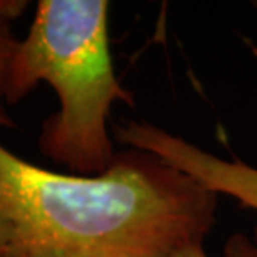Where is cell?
I'll use <instances>...</instances> for the list:
<instances>
[{
  "instance_id": "1",
  "label": "cell",
  "mask_w": 257,
  "mask_h": 257,
  "mask_svg": "<svg viewBox=\"0 0 257 257\" xmlns=\"http://www.w3.org/2000/svg\"><path fill=\"white\" fill-rule=\"evenodd\" d=\"M217 195L152 154L100 176L47 171L0 146L10 257H172L204 244Z\"/></svg>"
},
{
  "instance_id": "2",
  "label": "cell",
  "mask_w": 257,
  "mask_h": 257,
  "mask_svg": "<svg viewBox=\"0 0 257 257\" xmlns=\"http://www.w3.org/2000/svg\"><path fill=\"white\" fill-rule=\"evenodd\" d=\"M39 82L52 87L60 104L40 139L44 152L77 176L104 174L117 157L109 136L112 105L134 104L112 62L109 2L40 0L15 47L5 100L15 104Z\"/></svg>"
},
{
  "instance_id": "3",
  "label": "cell",
  "mask_w": 257,
  "mask_h": 257,
  "mask_svg": "<svg viewBox=\"0 0 257 257\" xmlns=\"http://www.w3.org/2000/svg\"><path fill=\"white\" fill-rule=\"evenodd\" d=\"M115 139L147 152L192 177L207 191L229 195L242 207L257 210V169L240 161H225L182 137L146 122H127L114 128Z\"/></svg>"
},
{
  "instance_id": "4",
  "label": "cell",
  "mask_w": 257,
  "mask_h": 257,
  "mask_svg": "<svg viewBox=\"0 0 257 257\" xmlns=\"http://www.w3.org/2000/svg\"><path fill=\"white\" fill-rule=\"evenodd\" d=\"M24 2H0V127H10L14 124L9 119L7 112L4 109L5 100V89H7V80L10 74V65H12L14 52L17 47V42L10 37L7 19L17 15L22 10Z\"/></svg>"
},
{
  "instance_id": "5",
  "label": "cell",
  "mask_w": 257,
  "mask_h": 257,
  "mask_svg": "<svg viewBox=\"0 0 257 257\" xmlns=\"http://www.w3.org/2000/svg\"><path fill=\"white\" fill-rule=\"evenodd\" d=\"M225 257H257V229L254 240L244 234H235L227 239L224 247Z\"/></svg>"
},
{
  "instance_id": "6",
  "label": "cell",
  "mask_w": 257,
  "mask_h": 257,
  "mask_svg": "<svg viewBox=\"0 0 257 257\" xmlns=\"http://www.w3.org/2000/svg\"><path fill=\"white\" fill-rule=\"evenodd\" d=\"M10 230L7 222L4 220V217L0 215V257H10Z\"/></svg>"
},
{
  "instance_id": "7",
  "label": "cell",
  "mask_w": 257,
  "mask_h": 257,
  "mask_svg": "<svg viewBox=\"0 0 257 257\" xmlns=\"http://www.w3.org/2000/svg\"><path fill=\"white\" fill-rule=\"evenodd\" d=\"M172 257H209V255L205 254L204 244H200V245H192V247L184 249V250H181V252L174 254Z\"/></svg>"
}]
</instances>
